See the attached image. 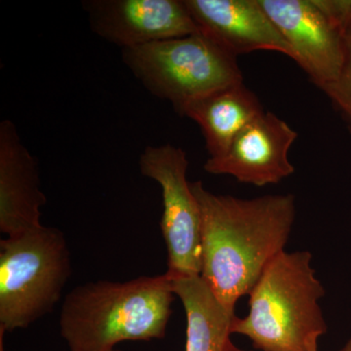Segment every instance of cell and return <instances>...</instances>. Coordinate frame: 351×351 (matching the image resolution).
Masks as SVG:
<instances>
[{"label": "cell", "instance_id": "6da1fadb", "mask_svg": "<svg viewBox=\"0 0 351 351\" xmlns=\"http://www.w3.org/2000/svg\"><path fill=\"white\" fill-rule=\"evenodd\" d=\"M201 215V277L230 313L272 258L285 251L295 219L289 195L243 199L191 182Z\"/></svg>", "mask_w": 351, "mask_h": 351}, {"label": "cell", "instance_id": "7a4b0ae2", "mask_svg": "<svg viewBox=\"0 0 351 351\" xmlns=\"http://www.w3.org/2000/svg\"><path fill=\"white\" fill-rule=\"evenodd\" d=\"M174 295L165 274L82 284L64 298L60 332L71 351H112L123 341L163 339Z\"/></svg>", "mask_w": 351, "mask_h": 351}, {"label": "cell", "instance_id": "3957f363", "mask_svg": "<svg viewBox=\"0 0 351 351\" xmlns=\"http://www.w3.org/2000/svg\"><path fill=\"white\" fill-rule=\"evenodd\" d=\"M308 251L281 252L249 293V313L235 317L232 334L247 337L261 351H319L327 332L319 301L325 289L316 278Z\"/></svg>", "mask_w": 351, "mask_h": 351}, {"label": "cell", "instance_id": "277c9868", "mask_svg": "<svg viewBox=\"0 0 351 351\" xmlns=\"http://www.w3.org/2000/svg\"><path fill=\"white\" fill-rule=\"evenodd\" d=\"M71 274L62 230L43 225L0 241V331L25 329L53 311Z\"/></svg>", "mask_w": 351, "mask_h": 351}, {"label": "cell", "instance_id": "5b68a950", "mask_svg": "<svg viewBox=\"0 0 351 351\" xmlns=\"http://www.w3.org/2000/svg\"><path fill=\"white\" fill-rule=\"evenodd\" d=\"M122 61L147 91L180 114L191 101L243 82L237 57L202 31L121 50Z\"/></svg>", "mask_w": 351, "mask_h": 351}, {"label": "cell", "instance_id": "8992f818", "mask_svg": "<svg viewBox=\"0 0 351 351\" xmlns=\"http://www.w3.org/2000/svg\"><path fill=\"white\" fill-rule=\"evenodd\" d=\"M140 170L159 184L163 213L160 228L167 248L168 278L201 274V215L191 182L186 179V152L171 144L147 147Z\"/></svg>", "mask_w": 351, "mask_h": 351}, {"label": "cell", "instance_id": "52a82bcc", "mask_svg": "<svg viewBox=\"0 0 351 351\" xmlns=\"http://www.w3.org/2000/svg\"><path fill=\"white\" fill-rule=\"evenodd\" d=\"M92 32L122 49L199 31L184 0H83Z\"/></svg>", "mask_w": 351, "mask_h": 351}, {"label": "cell", "instance_id": "ba28073f", "mask_svg": "<svg viewBox=\"0 0 351 351\" xmlns=\"http://www.w3.org/2000/svg\"><path fill=\"white\" fill-rule=\"evenodd\" d=\"M294 53V61L319 89L338 77L341 32L316 0H258Z\"/></svg>", "mask_w": 351, "mask_h": 351}, {"label": "cell", "instance_id": "9c48e42d", "mask_svg": "<svg viewBox=\"0 0 351 351\" xmlns=\"http://www.w3.org/2000/svg\"><path fill=\"white\" fill-rule=\"evenodd\" d=\"M297 138L287 122L265 112L240 132L225 154L209 157L204 170L258 188L278 184L295 172L289 152Z\"/></svg>", "mask_w": 351, "mask_h": 351}, {"label": "cell", "instance_id": "30bf717a", "mask_svg": "<svg viewBox=\"0 0 351 351\" xmlns=\"http://www.w3.org/2000/svg\"><path fill=\"white\" fill-rule=\"evenodd\" d=\"M200 31L235 56L256 51L294 53L258 0H184Z\"/></svg>", "mask_w": 351, "mask_h": 351}, {"label": "cell", "instance_id": "8fae6325", "mask_svg": "<svg viewBox=\"0 0 351 351\" xmlns=\"http://www.w3.org/2000/svg\"><path fill=\"white\" fill-rule=\"evenodd\" d=\"M47 202L41 189L38 161L21 140L11 120L0 123V232L9 237L43 226L40 208Z\"/></svg>", "mask_w": 351, "mask_h": 351}, {"label": "cell", "instance_id": "7c38bea8", "mask_svg": "<svg viewBox=\"0 0 351 351\" xmlns=\"http://www.w3.org/2000/svg\"><path fill=\"white\" fill-rule=\"evenodd\" d=\"M263 112L256 94L239 82L191 101L180 115L198 124L210 157H219L226 154L240 132Z\"/></svg>", "mask_w": 351, "mask_h": 351}, {"label": "cell", "instance_id": "4fadbf2b", "mask_svg": "<svg viewBox=\"0 0 351 351\" xmlns=\"http://www.w3.org/2000/svg\"><path fill=\"white\" fill-rule=\"evenodd\" d=\"M171 282L186 313V351H237L230 339L237 315L219 302L204 279L181 277Z\"/></svg>", "mask_w": 351, "mask_h": 351}, {"label": "cell", "instance_id": "5bb4252c", "mask_svg": "<svg viewBox=\"0 0 351 351\" xmlns=\"http://www.w3.org/2000/svg\"><path fill=\"white\" fill-rule=\"evenodd\" d=\"M317 3L339 27L343 41V61L338 77L321 90L351 131V0H317Z\"/></svg>", "mask_w": 351, "mask_h": 351}, {"label": "cell", "instance_id": "9a60e30c", "mask_svg": "<svg viewBox=\"0 0 351 351\" xmlns=\"http://www.w3.org/2000/svg\"><path fill=\"white\" fill-rule=\"evenodd\" d=\"M339 351H351V337L350 339L346 341V345L343 346V348H341V350Z\"/></svg>", "mask_w": 351, "mask_h": 351}, {"label": "cell", "instance_id": "2e32d148", "mask_svg": "<svg viewBox=\"0 0 351 351\" xmlns=\"http://www.w3.org/2000/svg\"><path fill=\"white\" fill-rule=\"evenodd\" d=\"M3 337L4 332L0 331V351H5V348H4Z\"/></svg>", "mask_w": 351, "mask_h": 351}, {"label": "cell", "instance_id": "e0dca14e", "mask_svg": "<svg viewBox=\"0 0 351 351\" xmlns=\"http://www.w3.org/2000/svg\"><path fill=\"white\" fill-rule=\"evenodd\" d=\"M237 351H246V350H239V348H237Z\"/></svg>", "mask_w": 351, "mask_h": 351}, {"label": "cell", "instance_id": "ac0fdd59", "mask_svg": "<svg viewBox=\"0 0 351 351\" xmlns=\"http://www.w3.org/2000/svg\"><path fill=\"white\" fill-rule=\"evenodd\" d=\"M112 351H120V350H113Z\"/></svg>", "mask_w": 351, "mask_h": 351}]
</instances>
